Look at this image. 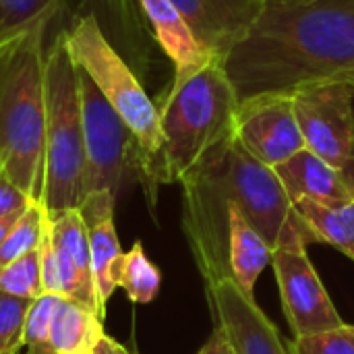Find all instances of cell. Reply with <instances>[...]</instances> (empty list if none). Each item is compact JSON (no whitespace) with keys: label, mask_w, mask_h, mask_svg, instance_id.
Returning a JSON list of instances; mask_svg holds the SVG:
<instances>
[{"label":"cell","mask_w":354,"mask_h":354,"mask_svg":"<svg viewBox=\"0 0 354 354\" xmlns=\"http://www.w3.org/2000/svg\"><path fill=\"white\" fill-rule=\"evenodd\" d=\"M284 315L295 338L336 330L344 326L322 278L317 276L307 247L278 249L272 253Z\"/></svg>","instance_id":"9"},{"label":"cell","mask_w":354,"mask_h":354,"mask_svg":"<svg viewBox=\"0 0 354 354\" xmlns=\"http://www.w3.org/2000/svg\"><path fill=\"white\" fill-rule=\"evenodd\" d=\"M85 2L87 4L91 2V4H95L100 8H106V10H116L120 6V0H85Z\"/></svg>","instance_id":"30"},{"label":"cell","mask_w":354,"mask_h":354,"mask_svg":"<svg viewBox=\"0 0 354 354\" xmlns=\"http://www.w3.org/2000/svg\"><path fill=\"white\" fill-rule=\"evenodd\" d=\"M93 354H131L122 344H118V342H114L112 338H108V336H104V340L97 344V348H95V353Z\"/></svg>","instance_id":"28"},{"label":"cell","mask_w":354,"mask_h":354,"mask_svg":"<svg viewBox=\"0 0 354 354\" xmlns=\"http://www.w3.org/2000/svg\"><path fill=\"white\" fill-rule=\"evenodd\" d=\"M234 137L253 158L270 168L305 149L292 93H259L239 102Z\"/></svg>","instance_id":"10"},{"label":"cell","mask_w":354,"mask_h":354,"mask_svg":"<svg viewBox=\"0 0 354 354\" xmlns=\"http://www.w3.org/2000/svg\"><path fill=\"white\" fill-rule=\"evenodd\" d=\"M199 44L224 58L261 17L263 0H172Z\"/></svg>","instance_id":"12"},{"label":"cell","mask_w":354,"mask_h":354,"mask_svg":"<svg viewBox=\"0 0 354 354\" xmlns=\"http://www.w3.org/2000/svg\"><path fill=\"white\" fill-rule=\"evenodd\" d=\"M23 216V212L21 214H12V216H6V218H0V245L4 243V239L8 236V232L15 228V224L19 222V218Z\"/></svg>","instance_id":"29"},{"label":"cell","mask_w":354,"mask_h":354,"mask_svg":"<svg viewBox=\"0 0 354 354\" xmlns=\"http://www.w3.org/2000/svg\"><path fill=\"white\" fill-rule=\"evenodd\" d=\"M66 46L75 64L95 83L131 131L139 153L137 172L145 187H149L147 191L153 193L156 168L164 145L160 108H156L131 64L108 39L93 12H85L75 19L71 29H66Z\"/></svg>","instance_id":"6"},{"label":"cell","mask_w":354,"mask_h":354,"mask_svg":"<svg viewBox=\"0 0 354 354\" xmlns=\"http://www.w3.org/2000/svg\"><path fill=\"white\" fill-rule=\"evenodd\" d=\"M295 209L307 224L315 243H326L354 259V199L326 205L309 199L295 201Z\"/></svg>","instance_id":"18"},{"label":"cell","mask_w":354,"mask_h":354,"mask_svg":"<svg viewBox=\"0 0 354 354\" xmlns=\"http://www.w3.org/2000/svg\"><path fill=\"white\" fill-rule=\"evenodd\" d=\"M274 170L292 203L299 199H309L326 205H338L354 199V178L307 147L290 160L278 164Z\"/></svg>","instance_id":"14"},{"label":"cell","mask_w":354,"mask_h":354,"mask_svg":"<svg viewBox=\"0 0 354 354\" xmlns=\"http://www.w3.org/2000/svg\"><path fill=\"white\" fill-rule=\"evenodd\" d=\"M114 193L97 191L87 193L83 203L79 205L89 236L93 286L97 292L100 307L104 311L112 292L118 288V270L124 257V251L120 249L118 234L114 228Z\"/></svg>","instance_id":"13"},{"label":"cell","mask_w":354,"mask_h":354,"mask_svg":"<svg viewBox=\"0 0 354 354\" xmlns=\"http://www.w3.org/2000/svg\"><path fill=\"white\" fill-rule=\"evenodd\" d=\"M197 354H236L234 348L230 346V342L224 338V334L216 328V332L212 334V338L201 346V351Z\"/></svg>","instance_id":"27"},{"label":"cell","mask_w":354,"mask_h":354,"mask_svg":"<svg viewBox=\"0 0 354 354\" xmlns=\"http://www.w3.org/2000/svg\"><path fill=\"white\" fill-rule=\"evenodd\" d=\"M218 317V330L236 354H290L278 328L259 309L255 299L247 297L232 278H224L205 290Z\"/></svg>","instance_id":"11"},{"label":"cell","mask_w":354,"mask_h":354,"mask_svg":"<svg viewBox=\"0 0 354 354\" xmlns=\"http://www.w3.org/2000/svg\"><path fill=\"white\" fill-rule=\"evenodd\" d=\"M79 95L87 160L85 191H110L116 195L129 170H137V143L122 118L81 68Z\"/></svg>","instance_id":"8"},{"label":"cell","mask_w":354,"mask_h":354,"mask_svg":"<svg viewBox=\"0 0 354 354\" xmlns=\"http://www.w3.org/2000/svg\"><path fill=\"white\" fill-rule=\"evenodd\" d=\"M288 346L290 354H354V326L295 338Z\"/></svg>","instance_id":"25"},{"label":"cell","mask_w":354,"mask_h":354,"mask_svg":"<svg viewBox=\"0 0 354 354\" xmlns=\"http://www.w3.org/2000/svg\"><path fill=\"white\" fill-rule=\"evenodd\" d=\"M31 303L0 292V354H19L23 348V328Z\"/></svg>","instance_id":"24"},{"label":"cell","mask_w":354,"mask_h":354,"mask_svg":"<svg viewBox=\"0 0 354 354\" xmlns=\"http://www.w3.org/2000/svg\"><path fill=\"white\" fill-rule=\"evenodd\" d=\"M338 79H342V81H348V83H353L354 85V68H351L348 73H344V75H340Z\"/></svg>","instance_id":"32"},{"label":"cell","mask_w":354,"mask_h":354,"mask_svg":"<svg viewBox=\"0 0 354 354\" xmlns=\"http://www.w3.org/2000/svg\"><path fill=\"white\" fill-rule=\"evenodd\" d=\"M266 6H288V4H303L309 0H263Z\"/></svg>","instance_id":"31"},{"label":"cell","mask_w":354,"mask_h":354,"mask_svg":"<svg viewBox=\"0 0 354 354\" xmlns=\"http://www.w3.org/2000/svg\"><path fill=\"white\" fill-rule=\"evenodd\" d=\"M46 33L39 25L0 44V164L33 201L44 193Z\"/></svg>","instance_id":"3"},{"label":"cell","mask_w":354,"mask_h":354,"mask_svg":"<svg viewBox=\"0 0 354 354\" xmlns=\"http://www.w3.org/2000/svg\"><path fill=\"white\" fill-rule=\"evenodd\" d=\"M305 147L354 178V85L342 79L292 91Z\"/></svg>","instance_id":"7"},{"label":"cell","mask_w":354,"mask_h":354,"mask_svg":"<svg viewBox=\"0 0 354 354\" xmlns=\"http://www.w3.org/2000/svg\"><path fill=\"white\" fill-rule=\"evenodd\" d=\"M64 0H0V44L39 25L52 23Z\"/></svg>","instance_id":"19"},{"label":"cell","mask_w":354,"mask_h":354,"mask_svg":"<svg viewBox=\"0 0 354 354\" xmlns=\"http://www.w3.org/2000/svg\"><path fill=\"white\" fill-rule=\"evenodd\" d=\"M162 284L160 270L149 261L141 243H135L131 251L124 253L120 270H118V288L124 290L129 301L137 305L151 303Z\"/></svg>","instance_id":"20"},{"label":"cell","mask_w":354,"mask_h":354,"mask_svg":"<svg viewBox=\"0 0 354 354\" xmlns=\"http://www.w3.org/2000/svg\"><path fill=\"white\" fill-rule=\"evenodd\" d=\"M137 2L147 17L160 48L174 64V77H187L209 64L214 58H218L199 44V39L195 37V33L191 31L189 23L183 19L178 8L172 4V0H137Z\"/></svg>","instance_id":"15"},{"label":"cell","mask_w":354,"mask_h":354,"mask_svg":"<svg viewBox=\"0 0 354 354\" xmlns=\"http://www.w3.org/2000/svg\"><path fill=\"white\" fill-rule=\"evenodd\" d=\"M102 322L93 309L58 297L50 324V354H93L106 336Z\"/></svg>","instance_id":"17"},{"label":"cell","mask_w":354,"mask_h":354,"mask_svg":"<svg viewBox=\"0 0 354 354\" xmlns=\"http://www.w3.org/2000/svg\"><path fill=\"white\" fill-rule=\"evenodd\" d=\"M236 108L239 95L222 58H214L187 77H174L160 108L164 145L156 168V185L180 183L214 145L232 135Z\"/></svg>","instance_id":"4"},{"label":"cell","mask_w":354,"mask_h":354,"mask_svg":"<svg viewBox=\"0 0 354 354\" xmlns=\"http://www.w3.org/2000/svg\"><path fill=\"white\" fill-rule=\"evenodd\" d=\"M183 230L205 290L230 278L228 203L274 251L315 243L274 168L253 158L232 135L214 145L183 178Z\"/></svg>","instance_id":"1"},{"label":"cell","mask_w":354,"mask_h":354,"mask_svg":"<svg viewBox=\"0 0 354 354\" xmlns=\"http://www.w3.org/2000/svg\"><path fill=\"white\" fill-rule=\"evenodd\" d=\"M85 137L79 95V68L60 31L46 52V147L44 193L46 212L79 209L85 191Z\"/></svg>","instance_id":"5"},{"label":"cell","mask_w":354,"mask_h":354,"mask_svg":"<svg viewBox=\"0 0 354 354\" xmlns=\"http://www.w3.org/2000/svg\"><path fill=\"white\" fill-rule=\"evenodd\" d=\"M228 228L230 278L247 297L255 299V284L266 266L272 261V249L261 239V234L245 220V216L234 203H228Z\"/></svg>","instance_id":"16"},{"label":"cell","mask_w":354,"mask_h":354,"mask_svg":"<svg viewBox=\"0 0 354 354\" xmlns=\"http://www.w3.org/2000/svg\"><path fill=\"white\" fill-rule=\"evenodd\" d=\"M0 292L27 301H35L46 295L41 284L39 251H31L0 270Z\"/></svg>","instance_id":"22"},{"label":"cell","mask_w":354,"mask_h":354,"mask_svg":"<svg viewBox=\"0 0 354 354\" xmlns=\"http://www.w3.org/2000/svg\"><path fill=\"white\" fill-rule=\"evenodd\" d=\"M353 261H354V259H353Z\"/></svg>","instance_id":"34"},{"label":"cell","mask_w":354,"mask_h":354,"mask_svg":"<svg viewBox=\"0 0 354 354\" xmlns=\"http://www.w3.org/2000/svg\"><path fill=\"white\" fill-rule=\"evenodd\" d=\"M31 203H35L27 193H23L4 172H0V218L21 214Z\"/></svg>","instance_id":"26"},{"label":"cell","mask_w":354,"mask_h":354,"mask_svg":"<svg viewBox=\"0 0 354 354\" xmlns=\"http://www.w3.org/2000/svg\"><path fill=\"white\" fill-rule=\"evenodd\" d=\"M0 172H2V164H0Z\"/></svg>","instance_id":"33"},{"label":"cell","mask_w":354,"mask_h":354,"mask_svg":"<svg viewBox=\"0 0 354 354\" xmlns=\"http://www.w3.org/2000/svg\"><path fill=\"white\" fill-rule=\"evenodd\" d=\"M222 64L239 102L338 79L354 68V0L266 6Z\"/></svg>","instance_id":"2"},{"label":"cell","mask_w":354,"mask_h":354,"mask_svg":"<svg viewBox=\"0 0 354 354\" xmlns=\"http://www.w3.org/2000/svg\"><path fill=\"white\" fill-rule=\"evenodd\" d=\"M44 220H46V209L37 201L31 203L23 212V216L19 218L15 228L8 232V236L0 245V270L12 261H17L19 257L39 249L41 232H44Z\"/></svg>","instance_id":"21"},{"label":"cell","mask_w":354,"mask_h":354,"mask_svg":"<svg viewBox=\"0 0 354 354\" xmlns=\"http://www.w3.org/2000/svg\"><path fill=\"white\" fill-rule=\"evenodd\" d=\"M58 297L41 295L27 311L23 328V348L27 354H50V324Z\"/></svg>","instance_id":"23"}]
</instances>
